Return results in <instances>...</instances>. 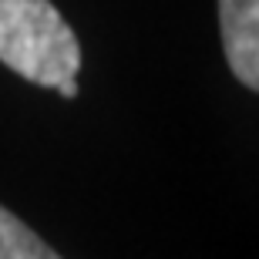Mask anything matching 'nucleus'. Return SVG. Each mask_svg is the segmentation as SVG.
Here are the masks:
<instances>
[{
  "instance_id": "nucleus-2",
  "label": "nucleus",
  "mask_w": 259,
  "mask_h": 259,
  "mask_svg": "<svg viewBox=\"0 0 259 259\" xmlns=\"http://www.w3.org/2000/svg\"><path fill=\"white\" fill-rule=\"evenodd\" d=\"M222 48L232 74L249 91L259 88V0H219Z\"/></svg>"
},
{
  "instance_id": "nucleus-1",
  "label": "nucleus",
  "mask_w": 259,
  "mask_h": 259,
  "mask_svg": "<svg viewBox=\"0 0 259 259\" xmlns=\"http://www.w3.org/2000/svg\"><path fill=\"white\" fill-rule=\"evenodd\" d=\"M0 64L37 88L81 71V44L51 0H0Z\"/></svg>"
},
{
  "instance_id": "nucleus-3",
  "label": "nucleus",
  "mask_w": 259,
  "mask_h": 259,
  "mask_svg": "<svg viewBox=\"0 0 259 259\" xmlns=\"http://www.w3.org/2000/svg\"><path fill=\"white\" fill-rule=\"evenodd\" d=\"M0 259H61V256L27 222H20L14 212L0 205Z\"/></svg>"
},
{
  "instance_id": "nucleus-4",
  "label": "nucleus",
  "mask_w": 259,
  "mask_h": 259,
  "mask_svg": "<svg viewBox=\"0 0 259 259\" xmlns=\"http://www.w3.org/2000/svg\"><path fill=\"white\" fill-rule=\"evenodd\" d=\"M54 91H58L61 98H77V77H67V81H61Z\"/></svg>"
}]
</instances>
